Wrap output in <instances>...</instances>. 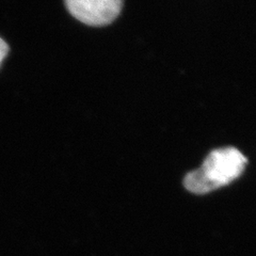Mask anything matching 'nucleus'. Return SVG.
Segmentation results:
<instances>
[{
  "mask_svg": "<svg viewBox=\"0 0 256 256\" xmlns=\"http://www.w3.org/2000/svg\"><path fill=\"white\" fill-rule=\"evenodd\" d=\"M246 162L248 159L235 148L214 150L207 156L201 168L186 175L184 185L192 194H210L238 178Z\"/></svg>",
  "mask_w": 256,
  "mask_h": 256,
  "instance_id": "1",
  "label": "nucleus"
},
{
  "mask_svg": "<svg viewBox=\"0 0 256 256\" xmlns=\"http://www.w3.org/2000/svg\"><path fill=\"white\" fill-rule=\"evenodd\" d=\"M68 12L86 25L105 26L121 12L123 0H66Z\"/></svg>",
  "mask_w": 256,
  "mask_h": 256,
  "instance_id": "2",
  "label": "nucleus"
},
{
  "mask_svg": "<svg viewBox=\"0 0 256 256\" xmlns=\"http://www.w3.org/2000/svg\"><path fill=\"white\" fill-rule=\"evenodd\" d=\"M8 52H9V47H8L6 43L2 38H0V64H2V60L6 58Z\"/></svg>",
  "mask_w": 256,
  "mask_h": 256,
  "instance_id": "3",
  "label": "nucleus"
}]
</instances>
